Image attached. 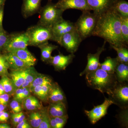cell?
I'll use <instances>...</instances> for the list:
<instances>
[{
    "instance_id": "cell-1",
    "label": "cell",
    "mask_w": 128,
    "mask_h": 128,
    "mask_svg": "<svg viewBox=\"0 0 128 128\" xmlns=\"http://www.w3.org/2000/svg\"><path fill=\"white\" fill-rule=\"evenodd\" d=\"M92 36L102 38L110 46L128 48L121 37L120 16L113 9L98 17Z\"/></svg>"
},
{
    "instance_id": "cell-2",
    "label": "cell",
    "mask_w": 128,
    "mask_h": 128,
    "mask_svg": "<svg viewBox=\"0 0 128 128\" xmlns=\"http://www.w3.org/2000/svg\"><path fill=\"white\" fill-rule=\"evenodd\" d=\"M85 75L88 86L109 96L118 82L114 73H108L100 68Z\"/></svg>"
},
{
    "instance_id": "cell-3",
    "label": "cell",
    "mask_w": 128,
    "mask_h": 128,
    "mask_svg": "<svg viewBox=\"0 0 128 128\" xmlns=\"http://www.w3.org/2000/svg\"><path fill=\"white\" fill-rule=\"evenodd\" d=\"M82 12L74 25L76 30L83 40L92 35L98 17L90 11Z\"/></svg>"
},
{
    "instance_id": "cell-4",
    "label": "cell",
    "mask_w": 128,
    "mask_h": 128,
    "mask_svg": "<svg viewBox=\"0 0 128 128\" xmlns=\"http://www.w3.org/2000/svg\"><path fill=\"white\" fill-rule=\"evenodd\" d=\"M64 11L58 8L55 4L48 1L47 4L41 7L39 12V20L38 24L52 27L55 24L63 18Z\"/></svg>"
},
{
    "instance_id": "cell-5",
    "label": "cell",
    "mask_w": 128,
    "mask_h": 128,
    "mask_svg": "<svg viewBox=\"0 0 128 128\" xmlns=\"http://www.w3.org/2000/svg\"><path fill=\"white\" fill-rule=\"evenodd\" d=\"M29 40V46H38L53 40L51 27L37 24L28 28L26 32Z\"/></svg>"
},
{
    "instance_id": "cell-6",
    "label": "cell",
    "mask_w": 128,
    "mask_h": 128,
    "mask_svg": "<svg viewBox=\"0 0 128 128\" xmlns=\"http://www.w3.org/2000/svg\"><path fill=\"white\" fill-rule=\"evenodd\" d=\"M29 46V40L26 32L9 35V39L4 50L9 52L18 50L25 49Z\"/></svg>"
},
{
    "instance_id": "cell-7",
    "label": "cell",
    "mask_w": 128,
    "mask_h": 128,
    "mask_svg": "<svg viewBox=\"0 0 128 128\" xmlns=\"http://www.w3.org/2000/svg\"><path fill=\"white\" fill-rule=\"evenodd\" d=\"M82 40L75 29L64 34L61 38L59 44L68 52L74 54L78 50Z\"/></svg>"
},
{
    "instance_id": "cell-8",
    "label": "cell",
    "mask_w": 128,
    "mask_h": 128,
    "mask_svg": "<svg viewBox=\"0 0 128 128\" xmlns=\"http://www.w3.org/2000/svg\"><path fill=\"white\" fill-rule=\"evenodd\" d=\"M114 104L122 108H127L128 103V86L126 82H118L110 95Z\"/></svg>"
},
{
    "instance_id": "cell-9",
    "label": "cell",
    "mask_w": 128,
    "mask_h": 128,
    "mask_svg": "<svg viewBox=\"0 0 128 128\" xmlns=\"http://www.w3.org/2000/svg\"><path fill=\"white\" fill-rule=\"evenodd\" d=\"M113 104H114V102L111 98H106L101 105L95 106L93 109L90 111L84 110L85 113L91 123L94 124L107 114L108 108Z\"/></svg>"
},
{
    "instance_id": "cell-10",
    "label": "cell",
    "mask_w": 128,
    "mask_h": 128,
    "mask_svg": "<svg viewBox=\"0 0 128 128\" xmlns=\"http://www.w3.org/2000/svg\"><path fill=\"white\" fill-rule=\"evenodd\" d=\"M53 35L52 41L57 42L59 44L62 36L75 29L74 23L64 18L55 24L51 27Z\"/></svg>"
},
{
    "instance_id": "cell-11",
    "label": "cell",
    "mask_w": 128,
    "mask_h": 128,
    "mask_svg": "<svg viewBox=\"0 0 128 128\" xmlns=\"http://www.w3.org/2000/svg\"><path fill=\"white\" fill-rule=\"evenodd\" d=\"M106 42V41H104L102 46L98 48L95 54H88L87 65L83 71L80 73V76H82L86 73L96 70L100 68L101 64L99 62L100 56L102 53L106 50L105 45Z\"/></svg>"
},
{
    "instance_id": "cell-12",
    "label": "cell",
    "mask_w": 128,
    "mask_h": 128,
    "mask_svg": "<svg viewBox=\"0 0 128 128\" xmlns=\"http://www.w3.org/2000/svg\"><path fill=\"white\" fill-rule=\"evenodd\" d=\"M116 0H87L91 10L98 17L112 9Z\"/></svg>"
},
{
    "instance_id": "cell-13",
    "label": "cell",
    "mask_w": 128,
    "mask_h": 128,
    "mask_svg": "<svg viewBox=\"0 0 128 128\" xmlns=\"http://www.w3.org/2000/svg\"><path fill=\"white\" fill-rule=\"evenodd\" d=\"M56 6L64 12L69 9H76L82 11H91L87 0H58Z\"/></svg>"
},
{
    "instance_id": "cell-14",
    "label": "cell",
    "mask_w": 128,
    "mask_h": 128,
    "mask_svg": "<svg viewBox=\"0 0 128 128\" xmlns=\"http://www.w3.org/2000/svg\"><path fill=\"white\" fill-rule=\"evenodd\" d=\"M75 57L74 54H70L67 56H65L60 53L58 55L52 56L49 63L54 66L57 70H65L66 67L73 61Z\"/></svg>"
},
{
    "instance_id": "cell-15",
    "label": "cell",
    "mask_w": 128,
    "mask_h": 128,
    "mask_svg": "<svg viewBox=\"0 0 128 128\" xmlns=\"http://www.w3.org/2000/svg\"><path fill=\"white\" fill-rule=\"evenodd\" d=\"M42 0H23L22 8V14L27 18L39 12L41 8Z\"/></svg>"
},
{
    "instance_id": "cell-16",
    "label": "cell",
    "mask_w": 128,
    "mask_h": 128,
    "mask_svg": "<svg viewBox=\"0 0 128 128\" xmlns=\"http://www.w3.org/2000/svg\"><path fill=\"white\" fill-rule=\"evenodd\" d=\"M10 52L16 56L29 66H33L36 62V59L28 51L27 48L14 50Z\"/></svg>"
},
{
    "instance_id": "cell-17",
    "label": "cell",
    "mask_w": 128,
    "mask_h": 128,
    "mask_svg": "<svg viewBox=\"0 0 128 128\" xmlns=\"http://www.w3.org/2000/svg\"><path fill=\"white\" fill-rule=\"evenodd\" d=\"M66 100L64 92L56 83H54L50 89L48 102L50 103L62 102L64 103Z\"/></svg>"
},
{
    "instance_id": "cell-18",
    "label": "cell",
    "mask_w": 128,
    "mask_h": 128,
    "mask_svg": "<svg viewBox=\"0 0 128 128\" xmlns=\"http://www.w3.org/2000/svg\"><path fill=\"white\" fill-rule=\"evenodd\" d=\"M48 112L50 117H60L67 114L65 104L62 102L50 103Z\"/></svg>"
},
{
    "instance_id": "cell-19",
    "label": "cell",
    "mask_w": 128,
    "mask_h": 128,
    "mask_svg": "<svg viewBox=\"0 0 128 128\" xmlns=\"http://www.w3.org/2000/svg\"><path fill=\"white\" fill-rule=\"evenodd\" d=\"M4 55L9 64V68L12 70H19L29 66L13 53L6 52Z\"/></svg>"
},
{
    "instance_id": "cell-20",
    "label": "cell",
    "mask_w": 128,
    "mask_h": 128,
    "mask_svg": "<svg viewBox=\"0 0 128 128\" xmlns=\"http://www.w3.org/2000/svg\"><path fill=\"white\" fill-rule=\"evenodd\" d=\"M52 85L38 86L33 88L31 92L41 100L48 102L49 95Z\"/></svg>"
},
{
    "instance_id": "cell-21",
    "label": "cell",
    "mask_w": 128,
    "mask_h": 128,
    "mask_svg": "<svg viewBox=\"0 0 128 128\" xmlns=\"http://www.w3.org/2000/svg\"><path fill=\"white\" fill-rule=\"evenodd\" d=\"M22 104L23 108L28 111H36L42 108L39 100L34 96L31 95L25 98Z\"/></svg>"
},
{
    "instance_id": "cell-22",
    "label": "cell",
    "mask_w": 128,
    "mask_h": 128,
    "mask_svg": "<svg viewBox=\"0 0 128 128\" xmlns=\"http://www.w3.org/2000/svg\"><path fill=\"white\" fill-rule=\"evenodd\" d=\"M38 47L41 50L42 60L44 62H48L52 58V52L58 48V46L49 44L48 42L42 44Z\"/></svg>"
},
{
    "instance_id": "cell-23",
    "label": "cell",
    "mask_w": 128,
    "mask_h": 128,
    "mask_svg": "<svg viewBox=\"0 0 128 128\" xmlns=\"http://www.w3.org/2000/svg\"><path fill=\"white\" fill-rule=\"evenodd\" d=\"M118 82H126L128 81V64L119 63L114 72Z\"/></svg>"
},
{
    "instance_id": "cell-24",
    "label": "cell",
    "mask_w": 128,
    "mask_h": 128,
    "mask_svg": "<svg viewBox=\"0 0 128 128\" xmlns=\"http://www.w3.org/2000/svg\"><path fill=\"white\" fill-rule=\"evenodd\" d=\"M19 70L25 80L24 86L26 87H30L31 83L38 74V72L33 66H28Z\"/></svg>"
},
{
    "instance_id": "cell-25",
    "label": "cell",
    "mask_w": 128,
    "mask_h": 128,
    "mask_svg": "<svg viewBox=\"0 0 128 128\" xmlns=\"http://www.w3.org/2000/svg\"><path fill=\"white\" fill-rule=\"evenodd\" d=\"M119 62L116 58L107 57L103 63L100 64V68L108 73L114 74L116 67Z\"/></svg>"
},
{
    "instance_id": "cell-26",
    "label": "cell",
    "mask_w": 128,
    "mask_h": 128,
    "mask_svg": "<svg viewBox=\"0 0 128 128\" xmlns=\"http://www.w3.org/2000/svg\"><path fill=\"white\" fill-rule=\"evenodd\" d=\"M53 83L52 80L49 76L38 73L36 76L30 84L29 88L31 91L35 86L46 85H52Z\"/></svg>"
},
{
    "instance_id": "cell-27",
    "label": "cell",
    "mask_w": 128,
    "mask_h": 128,
    "mask_svg": "<svg viewBox=\"0 0 128 128\" xmlns=\"http://www.w3.org/2000/svg\"><path fill=\"white\" fill-rule=\"evenodd\" d=\"M112 9L120 16L128 17V2L125 0H116Z\"/></svg>"
},
{
    "instance_id": "cell-28",
    "label": "cell",
    "mask_w": 128,
    "mask_h": 128,
    "mask_svg": "<svg viewBox=\"0 0 128 128\" xmlns=\"http://www.w3.org/2000/svg\"><path fill=\"white\" fill-rule=\"evenodd\" d=\"M31 93L29 87L18 88L15 90L13 94V99L22 104L25 98L31 95Z\"/></svg>"
},
{
    "instance_id": "cell-29",
    "label": "cell",
    "mask_w": 128,
    "mask_h": 128,
    "mask_svg": "<svg viewBox=\"0 0 128 128\" xmlns=\"http://www.w3.org/2000/svg\"><path fill=\"white\" fill-rule=\"evenodd\" d=\"M0 82L2 84L5 93L9 95H13L16 88L12 82L10 78H9L7 75L2 76Z\"/></svg>"
},
{
    "instance_id": "cell-30",
    "label": "cell",
    "mask_w": 128,
    "mask_h": 128,
    "mask_svg": "<svg viewBox=\"0 0 128 128\" xmlns=\"http://www.w3.org/2000/svg\"><path fill=\"white\" fill-rule=\"evenodd\" d=\"M10 79L16 89L20 88L25 82L19 70H12L10 74Z\"/></svg>"
},
{
    "instance_id": "cell-31",
    "label": "cell",
    "mask_w": 128,
    "mask_h": 128,
    "mask_svg": "<svg viewBox=\"0 0 128 128\" xmlns=\"http://www.w3.org/2000/svg\"><path fill=\"white\" fill-rule=\"evenodd\" d=\"M110 47L116 51L117 58L119 63L128 64V48L124 47H115L111 46Z\"/></svg>"
},
{
    "instance_id": "cell-32",
    "label": "cell",
    "mask_w": 128,
    "mask_h": 128,
    "mask_svg": "<svg viewBox=\"0 0 128 128\" xmlns=\"http://www.w3.org/2000/svg\"><path fill=\"white\" fill-rule=\"evenodd\" d=\"M28 120L32 127L38 128L42 120L41 111H35L31 113L28 115Z\"/></svg>"
},
{
    "instance_id": "cell-33",
    "label": "cell",
    "mask_w": 128,
    "mask_h": 128,
    "mask_svg": "<svg viewBox=\"0 0 128 128\" xmlns=\"http://www.w3.org/2000/svg\"><path fill=\"white\" fill-rule=\"evenodd\" d=\"M120 17L121 37L124 43L128 44V17Z\"/></svg>"
},
{
    "instance_id": "cell-34",
    "label": "cell",
    "mask_w": 128,
    "mask_h": 128,
    "mask_svg": "<svg viewBox=\"0 0 128 128\" xmlns=\"http://www.w3.org/2000/svg\"><path fill=\"white\" fill-rule=\"evenodd\" d=\"M42 120L38 128H50V117L48 112V107L44 109L41 108Z\"/></svg>"
},
{
    "instance_id": "cell-35",
    "label": "cell",
    "mask_w": 128,
    "mask_h": 128,
    "mask_svg": "<svg viewBox=\"0 0 128 128\" xmlns=\"http://www.w3.org/2000/svg\"><path fill=\"white\" fill-rule=\"evenodd\" d=\"M9 68V64L4 54H2L0 52V76L8 75Z\"/></svg>"
},
{
    "instance_id": "cell-36",
    "label": "cell",
    "mask_w": 128,
    "mask_h": 128,
    "mask_svg": "<svg viewBox=\"0 0 128 128\" xmlns=\"http://www.w3.org/2000/svg\"><path fill=\"white\" fill-rule=\"evenodd\" d=\"M9 35L3 29H0V52L4 50L9 39Z\"/></svg>"
},
{
    "instance_id": "cell-37",
    "label": "cell",
    "mask_w": 128,
    "mask_h": 128,
    "mask_svg": "<svg viewBox=\"0 0 128 128\" xmlns=\"http://www.w3.org/2000/svg\"><path fill=\"white\" fill-rule=\"evenodd\" d=\"M10 106L13 113H18L22 112L23 109L21 103L14 99L10 103Z\"/></svg>"
},
{
    "instance_id": "cell-38",
    "label": "cell",
    "mask_w": 128,
    "mask_h": 128,
    "mask_svg": "<svg viewBox=\"0 0 128 128\" xmlns=\"http://www.w3.org/2000/svg\"><path fill=\"white\" fill-rule=\"evenodd\" d=\"M54 118L57 124V128H64L66 124L68 117L66 114L62 116L54 117Z\"/></svg>"
},
{
    "instance_id": "cell-39",
    "label": "cell",
    "mask_w": 128,
    "mask_h": 128,
    "mask_svg": "<svg viewBox=\"0 0 128 128\" xmlns=\"http://www.w3.org/2000/svg\"><path fill=\"white\" fill-rule=\"evenodd\" d=\"M10 96L6 93L0 95V104L7 106L9 102Z\"/></svg>"
},
{
    "instance_id": "cell-40",
    "label": "cell",
    "mask_w": 128,
    "mask_h": 128,
    "mask_svg": "<svg viewBox=\"0 0 128 128\" xmlns=\"http://www.w3.org/2000/svg\"><path fill=\"white\" fill-rule=\"evenodd\" d=\"M17 128H31L32 126L26 118L18 124L16 126Z\"/></svg>"
},
{
    "instance_id": "cell-41",
    "label": "cell",
    "mask_w": 128,
    "mask_h": 128,
    "mask_svg": "<svg viewBox=\"0 0 128 128\" xmlns=\"http://www.w3.org/2000/svg\"><path fill=\"white\" fill-rule=\"evenodd\" d=\"M12 121L14 126H16L18 124V118L16 113H12L11 116Z\"/></svg>"
},
{
    "instance_id": "cell-42",
    "label": "cell",
    "mask_w": 128,
    "mask_h": 128,
    "mask_svg": "<svg viewBox=\"0 0 128 128\" xmlns=\"http://www.w3.org/2000/svg\"><path fill=\"white\" fill-rule=\"evenodd\" d=\"M4 6H3L0 8V29H3L2 23L4 13Z\"/></svg>"
},
{
    "instance_id": "cell-43",
    "label": "cell",
    "mask_w": 128,
    "mask_h": 128,
    "mask_svg": "<svg viewBox=\"0 0 128 128\" xmlns=\"http://www.w3.org/2000/svg\"><path fill=\"white\" fill-rule=\"evenodd\" d=\"M9 114L8 112L5 111L4 114L2 115V116L0 118V122H6L8 121L9 118Z\"/></svg>"
},
{
    "instance_id": "cell-44",
    "label": "cell",
    "mask_w": 128,
    "mask_h": 128,
    "mask_svg": "<svg viewBox=\"0 0 128 128\" xmlns=\"http://www.w3.org/2000/svg\"><path fill=\"white\" fill-rule=\"evenodd\" d=\"M50 128H57V124L54 117H50Z\"/></svg>"
},
{
    "instance_id": "cell-45",
    "label": "cell",
    "mask_w": 128,
    "mask_h": 128,
    "mask_svg": "<svg viewBox=\"0 0 128 128\" xmlns=\"http://www.w3.org/2000/svg\"><path fill=\"white\" fill-rule=\"evenodd\" d=\"M10 126L6 123L0 124V128H10Z\"/></svg>"
},
{
    "instance_id": "cell-46",
    "label": "cell",
    "mask_w": 128,
    "mask_h": 128,
    "mask_svg": "<svg viewBox=\"0 0 128 128\" xmlns=\"http://www.w3.org/2000/svg\"><path fill=\"white\" fill-rule=\"evenodd\" d=\"M4 93H5V92L4 88H3L1 82H0V95L4 94Z\"/></svg>"
},
{
    "instance_id": "cell-47",
    "label": "cell",
    "mask_w": 128,
    "mask_h": 128,
    "mask_svg": "<svg viewBox=\"0 0 128 128\" xmlns=\"http://www.w3.org/2000/svg\"><path fill=\"white\" fill-rule=\"evenodd\" d=\"M6 106L0 104V112L5 111L6 108Z\"/></svg>"
},
{
    "instance_id": "cell-48",
    "label": "cell",
    "mask_w": 128,
    "mask_h": 128,
    "mask_svg": "<svg viewBox=\"0 0 128 128\" xmlns=\"http://www.w3.org/2000/svg\"><path fill=\"white\" fill-rule=\"evenodd\" d=\"M6 0H0V8L2 6H4Z\"/></svg>"
},
{
    "instance_id": "cell-49",
    "label": "cell",
    "mask_w": 128,
    "mask_h": 128,
    "mask_svg": "<svg viewBox=\"0 0 128 128\" xmlns=\"http://www.w3.org/2000/svg\"><path fill=\"white\" fill-rule=\"evenodd\" d=\"M52 0H48V1L52 2Z\"/></svg>"
}]
</instances>
